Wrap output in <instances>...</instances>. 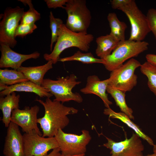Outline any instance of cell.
<instances>
[{"instance_id":"1","label":"cell","mask_w":156,"mask_h":156,"mask_svg":"<svg viewBox=\"0 0 156 156\" xmlns=\"http://www.w3.org/2000/svg\"><path fill=\"white\" fill-rule=\"evenodd\" d=\"M44 107L43 116L38 118L42 131L43 137H54L59 130L65 128L69 124V120L67 115L77 114L78 110L73 107H67L60 101L52 100L47 98L45 101L36 99Z\"/></svg>"},{"instance_id":"2","label":"cell","mask_w":156,"mask_h":156,"mask_svg":"<svg viewBox=\"0 0 156 156\" xmlns=\"http://www.w3.org/2000/svg\"><path fill=\"white\" fill-rule=\"evenodd\" d=\"M94 39L91 34L73 32L63 24L52 51L50 54H44L43 57L46 60H51L53 64H55L58 61L61 53L67 48L75 47L82 51L88 52Z\"/></svg>"},{"instance_id":"3","label":"cell","mask_w":156,"mask_h":156,"mask_svg":"<svg viewBox=\"0 0 156 156\" xmlns=\"http://www.w3.org/2000/svg\"><path fill=\"white\" fill-rule=\"evenodd\" d=\"M77 79L76 75L72 74L65 77H59L55 80L44 79L41 86L54 96V100L63 103L71 101L80 103L83 101L81 95L72 90L76 86L81 83Z\"/></svg>"},{"instance_id":"4","label":"cell","mask_w":156,"mask_h":156,"mask_svg":"<svg viewBox=\"0 0 156 156\" xmlns=\"http://www.w3.org/2000/svg\"><path fill=\"white\" fill-rule=\"evenodd\" d=\"M149 44L148 42L144 41L125 40L120 41L112 53L103 59L105 61L103 65L107 70L111 72L127 60L137 57L147 50Z\"/></svg>"},{"instance_id":"5","label":"cell","mask_w":156,"mask_h":156,"mask_svg":"<svg viewBox=\"0 0 156 156\" xmlns=\"http://www.w3.org/2000/svg\"><path fill=\"white\" fill-rule=\"evenodd\" d=\"M67 18L65 25L75 32L87 33L92 18L85 0H68L64 6Z\"/></svg>"},{"instance_id":"6","label":"cell","mask_w":156,"mask_h":156,"mask_svg":"<svg viewBox=\"0 0 156 156\" xmlns=\"http://www.w3.org/2000/svg\"><path fill=\"white\" fill-rule=\"evenodd\" d=\"M141 64L133 58L111 71L108 79V85L125 92L130 91L137 83L135 70Z\"/></svg>"},{"instance_id":"7","label":"cell","mask_w":156,"mask_h":156,"mask_svg":"<svg viewBox=\"0 0 156 156\" xmlns=\"http://www.w3.org/2000/svg\"><path fill=\"white\" fill-rule=\"evenodd\" d=\"M118 9L125 14L130 23L131 29L128 40L143 41L151 31L146 15L140 10L135 0H129Z\"/></svg>"},{"instance_id":"8","label":"cell","mask_w":156,"mask_h":156,"mask_svg":"<svg viewBox=\"0 0 156 156\" xmlns=\"http://www.w3.org/2000/svg\"><path fill=\"white\" fill-rule=\"evenodd\" d=\"M58 143L61 154L73 156L85 154L86 146L91 139L89 132L81 131L80 135L67 133L60 129L54 136Z\"/></svg>"},{"instance_id":"9","label":"cell","mask_w":156,"mask_h":156,"mask_svg":"<svg viewBox=\"0 0 156 156\" xmlns=\"http://www.w3.org/2000/svg\"><path fill=\"white\" fill-rule=\"evenodd\" d=\"M24 12V8L18 6L5 10L0 22V43L7 44L11 48L16 45L15 31Z\"/></svg>"},{"instance_id":"10","label":"cell","mask_w":156,"mask_h":156,"mask_svg":"<svg viewBox=\"0 0 156 156\" xmlns=\"http://www.w3.org/2000/svg\"><path fill=\"white\" fill-rule=\"evenodd\" d=\"M25 156H46L51 150L59 148L54 137L45 138L33 131L23 135Z\"/></svg>"},{"instance_id":"11","label":"cell","mask_w":156,"mask_h":156,"mask_svg":"<svg viewBox=\"0 0 156 156\" xmlns=\"http://www.w3.org/2000/svg\"><path fill=\"white\" fill-rule=\"evenodd\" d=\"M107 142L103 146L110 150L109 156H142L144 146L141 138L135 133H133L129 139L126 138L123 141L116 142L105 137Z\"/></svg>"},{"instance_id":"12","label":"cell","mask_w":156,"mask_h":156,"mask_svg":"<svg viewBox=\"0 0 156 156\" xmlns=\"http://www.w3.org/2000/svg\"><path fill=\"white\" fill-rule=\"evenodd\" d=\"M40 107L37 105L31 107H26L23 109H15L12 112L11 121L20 126L25 133L34 131L42 136L37 125V116Z\"/></svg>"},{"instance_id":"13","label":"cell","mask_w":156,"mask_h":156,"mask_svg":"<svg viewBox=\"0 0 156 156\" xmlns=\"http://www.w3.org/2000/svg\"><path fill=\"white\" fill-rule=\"evenodd\" d=\"M3 153L5 156H25L23 135L19 126L12 122L8 127Z\"/></svg>"},{"instance_id":"14","label":"cell","mask_w":156,"mask_h":156,"mask_svg":"<svg viewBox=\"0 0 156 156\" xmlns=\"http://www.w3.org/2000/svg\"><path fill=\"white\" fill-rule=\"evenodd\" d=\"M1 55L0 59V68H10L17 70L21 67L23 62L31 59L39 58L40 53L36 51L29 54H23L13 51L8 45L0 43Z\"/></svg>"},{"instance_id":"15","label":"cell","mask_w":156,"mask_h":156,"mask_svg":"<svg viewBox=\"0 0 156 156\" xmlns=\"http://www.w3.org/2000/svg\"><path fill=\"white\" fill-rule=\"evenodd\" d=\"M108 83V79L101 81L96 75H90L87 78L85 86L80 91L84 94H92L97 96L102 100L105 107L109 108L112 103L109 100L106 93Z\"/></svg>"},{"instance_id":"16","label":"cell","mask_w":156,"mask_h":156,"mask_svg":"<svg viewBox=\"0 0 156 156\" xmlns=\"http://www.w3.org/2000/svg\"><path fill=\"white\" fill-rule=\"evenodd\" d=\"M0 96L4 97L13 92H24L34 93L40 97L50 98L53 95L41 86L29 81L11 86L0 85Z\"/></svg>"},{"instance_id":"17","label":"cell","mask_w":156,"mask_h":156,"mask_svg":"<svg viewBox=\"0 0 156 156\" xmlns=\"http://www.w3.org/2000/svg\"><path fill=\"white\" fill-rule=\"evenodd\" d=\"M20 96L16 95L15 92L0 98V109L3 117L1 120L6 127H8L11 122L13 111L19 108Z\"/></svg>"},{"instance_id":"18","label":"cell","mask_w":156,"mask_h":156,"mask_svg":"<svg viewBox=\"0 0 156 156\" xmlns=\"http://www.w3.org/2000/svg\"><path fill=\"white\" fill-rule=\"evenodd\" d=\"M52 62L48 61L41 66L23 67L21 66L17 70L22 73L28 80L36 84L41 86L45 74L53 68Z\"/></svg>"},{"instance_id":"19","label":"cell","mask_w":156,"mask_h":156,"mask_svg":"<svg viewBox=\"0 0 156 156\" xmlns=\"http://www.w3.org/2000/svg\"><path fill=\"white\" fill-rule=\"evenodd\" d=\"M103 113L108 115L109 118L117 119L121 120L132 129L136 134L141 138L146 141L150 145L153 146L154 145L152 139L144 133L139 126L132 121L124 113L116 112L109 108L105 109Z\"/></svg>"},{"instance_id":"20","label":"cell","mask_w":156,"mask_h":156,"mask_svg":"<svg viewBox=\"0 0 156 156\" xmlns=\"http://www.w3.org/2000/svg\"><path fill=\"white\" fill-rule=\"evenodd\" d=\"M95 50L96 55L101 59H104L110 55L117 47L119 41L109 34L97 37Z\"/></svg>"},{"instance_id":"21","label":"cell","mask_w":156,"mask_h":156,"mask_svg":"<svg viewBox=\"0 0 156 156\" xmlns=\"http://www.w3.org/2000/svg\"><path fill=\"white\" fill-rule=\"evenodd\" d=\"M28 81L22 73L17 70L0 69V85L11 86Z\"/></svg>"},{"instance_id":"22","label":"cell","mask_w":156,"mask_h":156,"mask_svg":"<svg viewBox=\"0 0 156 156\" xmlns=\"http://www.w3.org/2000/svg\"><path fill=\"white\" fill-rule=\"evenodd\" d=\"M111 29L109 34L118 41L125 40V31L127 26L124 22L121 21L114 12H110L107 16Z\"/></svg>"},{"instance_id":"23","label":"cell","mask_w":156,"mask_h":156,"mask_svg":"<svg viewBox=\"0 0 156 156\" xmlns=\"http://www.w3.org/2000/svg\"><path fill=\"white\" fill-rule=\"evenodd\" d=\"M107 91L114 99L116 105L119 107L121 111L127 115L130 119H134L132 109L126 104L125 93L108 85Z\"/></svg>"},{"instance_id":"24","label":"cell","mask_w":156,"mask_h":156,"mask_svg":"<svg viewBox=\"0 0 156 156\" xmlns=\"http://www.w3.org/2000/svg\"><path fill=\"white\" fill-rule=\"evenodd\" d=\"M75 61L85 64L100 63L103 64L104 59L95 57L91 52L83 53L79 51H77L73 55L69 57L60 58L58 61L62 62Z\"/></svg>"},{"instance_id":"25","label":"cell","mask_w":156,"mask_h":156,"mask_svg":"<svg viewBox=\"0 0 156 156\" xmlns=\"http://www.w3.org/2000/svg\"><path fill=\"white\" fill-rule=\"evenodd\" d=\"M140 70L146 77L148 86L156 97V66L146 61L141 64Z\"/></svg>"},{"instance_id":"26","label":"cell","mask_w":156,"mask_h":156,"mask_svg":"<svg viewBox=\"0 0 156 156\" xmlns=\"http://www.w3.org/2000/svg\"><path fill=\"white\" fill-rule=\"evenodd\" d=\"M24 4H27L29 7V10L24 12L20 21V24L35 23L41 18L40 14L34 9L31 0H18Z\"/></svg>"},{"instance_id":"27","label":"cell","mask_w":156,"mask_h":156,"mask_svg":"<svg viewBox=\"0 0 156 156\" xmlns=\"http://www.w3.org/2000/svg\"><path fill=\"white\" fill-rule=\"evenodd\" d=\"M49 26L51 30V37L50 45V50H53V45L56 43L58 38L60 30L61 27L63 24L62 19L55 18L52 12H50L49 15Z\"/></svg>"},{"instance_id":"28","label":"cell","mask_w":156,"mask_h":156,"mask_svg":"<svg viewBox=\"0 0 156 156\" xmlns=\"http://www.w3.org/2000/svg\"><path fill=\"white\" fill-rule=\"evenodd\" d=\"M37 28L35 23L19 24L17 27L15 36L16 37L23 38L28 34L32 33Z\"/></svg>"},{"instance_id":"29","label":"cell","mask_w":156,"mask_h":156,"mask_svg":"<svg viewBox=\"0 0 156 156\" xmlns=\"http://www.w3.org/2000/svg\"><path fill=\"white\" fill-rule=\"evenodd\" d=\"M146 16L150 29L156 40V9L150 8L148 10Z\"/></svg>"},{"instance_id":"30","label":"cell","mask_w":156,"mask_h":156,"mask_svg":"<svg viewBox=\"0 0 156 156\" xmlns=\"http://www.w3.org/2000/svg\"><path fill=\"white\" fill-rule=\"evenodd\" d=\"M44 1L49 8H61L64 9V6H63L65 5L68 0H45Z\"/></svg>"},{"instance_id":"31","label":"cell","mask_w":156,"mask_h":156,"mask_svg":"<svg viewBox=\"0 0 156 156\" xmlns=\"http://www.w3.org/2000/svg\"><path fill=\"white\" fill-rule=\"evenodd\" d=\"M129 0H112L110 1L112 8L118 9L120 7L125 4Z\"/></svg>"},{"instance_id":"32","label":"cell","mask_w":156,"mask_h":156,"mask_svg":"<svg viewBox=\"0 0 156 156\" xmlns=\"http://www.w3.org/2000/svg\"><path fill=\"white\" fill-rule=\"evenodd\" d=\"M147 62L156 66V55L153 54H148L146 56Z\"/></svg>"},{"instance_id":"33","label":"cell","mask_w":156,"mask_h":156,"mask_svg":"<svg viewBox=\"0 0 156 156\" xmlns=\"http://www.w3.org/2000/svg\"><path fill=\"white\" fill-rule=\"evenodd\" d=\"M60 150L57 148L53 150L52 151L46 156H59L61 155Z\"/></svg>"},{"instance_id":"34","label":"cell","mask_w":156,"mask_h":156,"mask_svg":"<svg viewBox=\"0 0 156 156\" xmlns=\"http://www.w3.org/2000/svg\"><path fill=\"white\" fill-rule=\"evenodd\" d=\"M153 153L156 154V144L153 146Z\"/></svg>"},{"instance_id":"35","label":"cell","mask_w":156,"mask_h":156,"mask_svg":"<svg viewBox=\"0 0 156 156\" xmlns=\"http://www.w3.org/2000/svg\"><path fill=\"white\" fill-rule=\"evenodd\" d=\"M142 156H156V154L153 153L152 154H148L145 155H143Z\"/></svg>"},{"instance_id":"36","label":"cell","mask_w":156,"mask_h":156,"mask_svg":"<svg viewBox=\"0 0 156 156\" xmlns=\"http://www.w3.org/2000/svg\"><path fill=\"white\" fill-rule=\"evenodd\" d=\"M85 155V154H82L78 155H73V156H65L61 154V155L59 156H84Z\"/></svg>"},{"instance_id":"37","label":"cell","mask_w":156,"mask_h":156,"mask_svg":"<svg viewBox=\"0 0 156 156\" xmlns=\"http://www.w3.org/2000/svg\"><path fill=\"white\" fill-rule=\"evenodd\" d=\"M96 156L91 155H90V156Z\"/></svg>"}]
</instances>
